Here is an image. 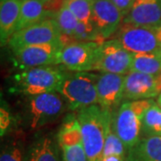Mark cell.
<instances>
[{"label": "cell", "mask_w": 161, "mask_h": 161, "mask_svg": "<svg viewBox=\"0 0 161 161\" xmlns=\"http://www.w3.org/2000/svg\"><path fill=\"white\" fill-rule=\"evenodd\" d=\"M125 161H161V136H145L127 151Z\"/></svg>", "instance_id": "cell-17"}, {"label": "cell", "mask_w": 161, "mask_h": 161, "mask_svg": "<svg viewBox=\"0 0 161 161\" xmlns=\"http://www.w3.org/2000/svg\"><path fill=\"white\" fill-rule=\"evenodd\" d=\"M65 75V73L54 66L23 70L13 78V92L29 97L57 92Z\"/></svg>", "instance_id": "cell-3"}, {"label": "cell", "mask_w": 161, "mask_h": 161, "mask_svg": "<svg viewBox=\"0 0 161 161\" xmlns=\"http://www.w3.org/2000/svg\"><path fill=\"white\" fill-rule=\"evenodd\" d=\"M111 1L122 12L124 17L129 13L133 5V0H111Z\"/></svg>", "instance_id": "cell-29"}, {"label": "cell", "mask_w": 161, "mask_h": 161, "mask_svg": "<svg viewBox=\"0 0 161 161\" xmlns=\"http://www.w3.org/2000/svg\"><path fill=\"white\" fill-rule=\"evenodd\" d=\"M25 150L23 142L20 139H14L7 142L1 150L0 161H24Z\"/></svg>", "instance_id": "cell-25"}, {"label": "cell", "mask_w": 161, "mask_h": 161, "mask_svg": "<svg viewBox=\"0 0 161 161\" xmlns=\"http://www.w3.org/2000/svg\"><path fill=\"white\" fill-rule=\"evenodd\" d=\"M123 20L122 12L111 0H93L92 21L103 41L118 30Z\"/></svg>", "instance_id": "cell-12"}, {"label": "cell", "mask_w": 161, "mask_h": 161, "mask_svg": "<svg viewBox=\"0 0 161 161\" xmlns=\"http://www.w3.org/2000/svg\"><path fill=\"white\" fill-rule=\"evenodd\" d=\"M62 150L63 161H87V157L83 145L65 147Z\"/></svg>", "instance_id": "cell-27"}, {"label": "cell", "mask_w": 161, "mask_h": 161, "mask_svg": "<svg viewBox=\"0 0 161 161\" xmlns=\"http://www.w3.org/2000/svg\"><path fill=\"white\" fill-rule=\"evenodd\" d=\"M73 38L75 42H98L101 44L104 42L99 37L97 30L95 29L92 23H81L79 22L75 32L73 35Z\"/></svg>", "instance_id": "cell-26"}, {"label": "cell", "mask_w": 161, "mask_h": 161, "mask_svg": "<svg viewBox=\"0 0 161 161\" xmlns=\"http://www.w3.org/2000/svg\"><path fill=\"white\" fill-rule=\"evenodd\" d=\"M135 1H137V0H133V3H134V2H135Z\"/></svg>", "instance_id": "cell-33"}, {"label": "cell", "mask_w": 161, "mask_h": 161, "mask_svg": "<svg viewBox=\"0 0 161 161\" xmlns=\"http://www.w3.org/2000/svg\"><path fill=\"white\" fill-rule=\"evenodd\" d=\"M55 20L58 23V27L60 29L62 35L71 37L74 40L73 35L79 21L77 20V18L75 17V14L71 12L69 8L65 5H64L61 7V9H59L56 13Z\"/></svg>", "instance_id": "cell-23"}, {"label": "cell", "mask_w": 161, "mask_h": 161, "mask_svg": "<svg viewBox=\"0 0 161 161\" xmlns=\"http://www.w3.org/2000/svg\"><path fill=\"white\" fill-rule=\"evenodd\" d=\"M57 137L43 135L33 141L25 152L24 161H63Z\"/></svg>", "instance_id": "cell-16"}, {"label": "cell", "mask_w": 161, "mask_h": 161, "mask_svg": "<svg viewBox=\"0 0 161 161\" xmlns=\"http://www.w3.org/2000/svg\"><path fill=\"white\" fill-rule=\"evenodd\" d=\"M59 93L47 92L29 98L28 116L30 128L38 130L56 120L64 109L63 98Z\"/></svg>", "instance_id": "cell-8"}, {"label": "cell", "mask_w": 161, "mask_h": 161, "mask_svg": "<svg viewBox=\"0 0 161 161\" xmlns=\"http://www.w3.org/2000/svg\"><path fill=\"white\" fill-rule=\"evenodd\" d=\"M125 75L101 73L97 81L98 105L104 109L115 108L124 99Z\"/></svg>", "instance_id": "cell-13"}, {"label": "cell", "mask_w": 161, "mask_h": 161, "mask_svg": "<svg viewBox=\"0 0 161 161\" xmlns=\"http://www.w3.org/2000/svg\"><path fill=\"white\" fill-rule=\"evenodd\" d=\"M132 54L125 49L118 39L105 40L99 44L92 71L126 75L131 71Z\"/></svg>", "instance_id": "cell-5"}, {"label": "cell", "mask_w": 161, "mask_h": 161, "mask_svg": "<svg viewBox=\"0 0 161 161\" xmlns=\"http://www.w3.org/2000/svg\"><path fill=\"white\" fill-rule=\"evenodd\" d=\"M64 5L81 23H92L93 0H65Z\"/></svg>", "instance_id": "cell-24"}, {"label": "cell", "mask_w": 161, "mask_h": 161, "mask_svg": "<svg viewBox=\"0 0 161 161\" xmlns=\"http://www.w3.org/2000/svg\"><path fill=\"white\" fill-rule=\"evenodd\" d=\"M117 39L124 47L132 54L161 51V42L157 29L124 23Z\"/></svg>", "instance_id": "cell-9"}, {"label": "cell", "mask_w": 161, "mask_h": 161, "mask_svg": "<svg viewBox=\"0 0 161 161\" xmlns=\"http://www.w3.org/2000/svg\"><path fill=\"white\" fill-rule=\"evenodd\" d=\"M102 161H125V158H122L120 156H108V157H106L102 158Z\"/></svg>", "instance_id": "cell-30"}, {"label": "cell", "mask_w": 161, "mask_h": 161, "mask_svg": "<svg viewBox=\"0 0 161 161\" xmlns=\"http://www.w3.org/2000/svg\"><path fill=\"white\" fill-rule=\"evenodd\" d=\"M126 154V148L125 144L123 143V142L121 141V139L115 133L114 127H113V123H112L107 132L102 158L112 155L120 156L122 158H125Z\"/></svg>", "instance_id": "cell-22"}, {"label": "cell", "mask_w": 161, "mask_h": 161, "mask_svg": "<svg viewBox=\"0 0 161 161\" xmlns=\"http://www.w3.org/2000/svg\"><path fill=\"white\" fill-rule=\"evenodd\" d=\"M142 132L147 136H161V108L154 101L144 115Z\"/></svg>", "instance_id": "cell-21"}, {"label": "cell", "mask_w": 161, "mask_h": 161, "mask_svg": "<svg viewBox=\"0 0 161 161\" xmlns=\"http://www.w3.org/2000/svg\"><path fill=\"white\" fill-rule=\"evenodd\" d=\"M61 31L55 18H47L27 28L17 31L11 37L8 46L12 50L24 47L56 43L61 41Z\"/></svg>", "instance_id": "cell-7"}, {"label": "cell", "mask_w": 161, "mask_h": 161, "mask_svg": "<svg viewBox=\"0 0 161 161\" xmlns=\"http://www.w3.org/2000/svg\"><path fill=\"white\" fill-rule=\"evenodd\" d=\"M123 23L158 29L161 27V0H137Z\"/></svg>", "instance_id": "cell-14"}, {"label": "cell", "mask_w": 161, "mask_h": 161, "mask_svg": "<svg viewBox=\"0 0 161 161\" xmlns=\"http://www.w3.org/2000/svg\"><path fill=\"white\" fill-rule=\"evenodd\" d=\"M152 102L151 99L128 100L122 104L117 111L113 127L127 151L140 141L144 115Z\"/></svg>", "instance_id": "cell-4"}, {"label": "cell", "mask_w": 161, "mask_h": 161, "mask_svg": "<svg viewBox=\"0 0 161 161\" xmlns=\"http://www.w3.org/2000/svg\"><path fill=\"white\" fill-rule=\"evenodd\" d=\"M161 94V74L146 75L131 72L125 75L124 99H150Z\"/></svg>", "instance_id": "cell-11"}, {"label": "cell", "mask_w": 161, "mask_h": 161, "mask_svg": "<svg viewBox=\"0 0 161 161\" xmlns=\"http://www.w3.org/2000/svg\"><path fill=\"white\" fill-rule=\"evenodd\" d=\"M22 2L23 0L0 1V40L2 47L8 45L11 37L16 32Z\"/></svg>", "instance_id": "cell-15"}, {"label": "cell", "mask_w": 161, "mask_h": 161, "mask_svg": "<svg viewBox=\"0 0 161 161\" xmlns=\"http://www.w3.org/2000/svg\"><path fill=\"white\" fill-rule=\"evenodd\" d=\"M98 75L92 72H74L65 75L57 92L66 101L71 110H80L98 104Z\"/></svg>", "instance_id": "cell-2"}, {"label": "cell", "mask_w": 161, "mask_h": 161, "mask_svg": "<svg viewBox=\"0 0 161 161\" xmlns=\"http://www.w3.org/2000/svg\"><path fill=\"white\" fill-rule=\"evenodd\" d=\"M63 48L61 41L24 47L12 50L13 61L14 65L22 71L35 67L56 65L60 64V55Z\"/></svg>", "instance_id": "cell-6"}, {"label": "cell", "mask_w": 161, "mask_h": 161, "mask_svg": "<svg viewBox=\"0 0 161 161\" xmlns=\"http://www.w3.org/2000/svg\"><path fill=\"white\" fill-rule=\"evenodd\" d=\"M76 116L80 125L87 161H102L107 132L113 123L111 111L96 104L78 110Z\"/></svg>", "instance_id": "cell-1"}, {"label": "cell", "mask_w": 161, "mask_h": 161, "mask_svg": "<svg viewBox=\"0 0 161 161\" xmlns=\"http://www.w3.org/2000/svg\"><path fill=\"white\" fill-rule=\"evenodd\" d=\"M57 139L61 149L82 144L80 125L76 115H68L66 117L58 132Z\"/></svg>", "instance_id": "cell-19"}, {"label": "cell", "mask_w": 161, "mask_h": 161, "mask_svg": "<svg viewBox=\"0 0 161 161\" xmlns=\"http://www.w3.org/2000/svg\"><path fill=\"white\" fill-rule=\"evenodd\" d=\"M131 72L152 75L161 74V51L148 54H132Z\"/></svg>", "instance_id": "cell-20"}, {"label": "cell", "mask_w": 161, "mask_h": 161, "mask_svg": "<svg viewBox=\"0 0 161 161\" xmlns=\"http://www.w3.org/2000/svg\"><path fill=\"white\" fill-rule=\"evenodd\" d=\"M158 105L161 108V94L158 96Z\"/></svg>", "instance_id": "cell-31"}, {"label": "cell", "mask_w": 161, "mask_h": 161, "mask_svg": "<svg viewBox=\"0 0 161 161\" xmlns=\"http://www.w3.org/2000/svg\"><path fill=\"white\" fill-rule=\"evenodd\" d=\"M49 14L44 0H23L16 31L47 19Z\"/></svg>", "instance_id": "cell-18"}, {"label": "cell", "mask_w": 161, "mask_h": 161, "mask_svg": "<svg viewBox=\"0 0 161 161\" xmlns=\"http://www.w3.org/2000/svg\"><path fill=\"white\" fill-rule=\"evenodd\" d=\"M44 1H45V2H46V3H47V1H48V0H44Z\"/></svg>", "instance_id": "cell-32"}, {"label": "cell", "mask_w": 161, "mask_h": 161, "mask_svg": "<svg viewBox=\"0 0 161 161\" xmlns=\"http://www.w3.org/2000/svg\"><path fill=\"white\" fill-rule=\"evenodd\" d=\"M99 43L75 42L64 47L60 55V64L73 72H91Z\"/></svg>", "instance_id": "cell-10"}, {"label": "cell", "mask_w": 161, "mask_h": 161, "mask_svg": "<svg viewBox=\"0 0 161 161\" xmlns=\"http://www.w3.org/2000/svg\"><path fill=\"white\" fill-rule=\"evenodd\" d=\"M0 113H1L0 114V131H1V136L3 137L11 125V115H10V113L4 108H1Z\"/></svg>", "instance_id": "cell-28"}]
</instances>
